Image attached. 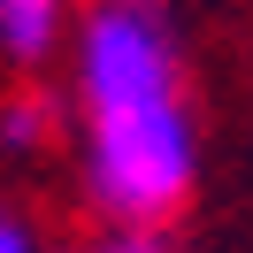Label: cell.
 Segmentation results:
<instances>
[{
    "mask_svg": "<svg viewBox=\"0 0 253 253\" xmlns=\"http://www.w3.org/2000/svg\"><path fill=\"white\" fill-rule=\"evenodd\" d=\"M0 253H31V230H23L8 207H0Z\"/></svg>",
    "mask_w": 253,
    "mask_h": 253,
    "instance_id": "5b68a950",
    "label": "cell"
},
{
    "mask_svg": "<svg viewBox=\"0 0 253 253\" xmlns=\"http://www.w3.org/2000/svg\"><path fill=\"white\" fill-rule=\"evenodd\" d=\"M100 253H161V238L154 230H123V238H108Z\"/></svg>",
    "mask_w": 253,
    "mask_h": 253,
    "instance_id": "277c9868",
    "label": "cell"
},
{
    "mask_svg": "<svg viewBox=\"0 0 253 253\" xmlns=\"http://www.w3.org/2000/svg\"><path fill=\"white\" fill-rule=\"evenodd\" d=\"M46 123H54V100H39V92H23V100H8V108H0V138L16 146V154L46 146Z\"/></svg>",
    "mask_w": 253,
    "mask_h": 253,
    "instance_id": "3957f363",
    "label": "cell"
},
{
    "mask_svg": "<svg viewBox=\"0 0 253 253\" xmlns=\"http://www.w3.org/2000/svg\"><path fill=\"white\" fill-rule=\"evenodd\" d=\"M192 169H200V146H192V115L169 100H146V108H108L92 115V146H84V184L108 207L123 230H154L176 207L192 200Z\"/></svg>",
    "mask_w": 253,
    "mask_h": 253,
    "instance_id": "6da1fadb",
    "label": "cell"
},
{
    "mask_svg": "<svg viewBox=\"0 0 253 253\" xmlns=\"http://www.w3.org/2000/svg\"><path fill=\"white\" fill-rule=\"evenodd\" d=\"M62 16H69V0H0V46L16 62H46L62 39Z\"/></svg>",
    "mask_w": 253,
    "mask_h": 253,
    "instance_id": "7a4b0ae2",
    "label": "cell"
}]
</instances>
